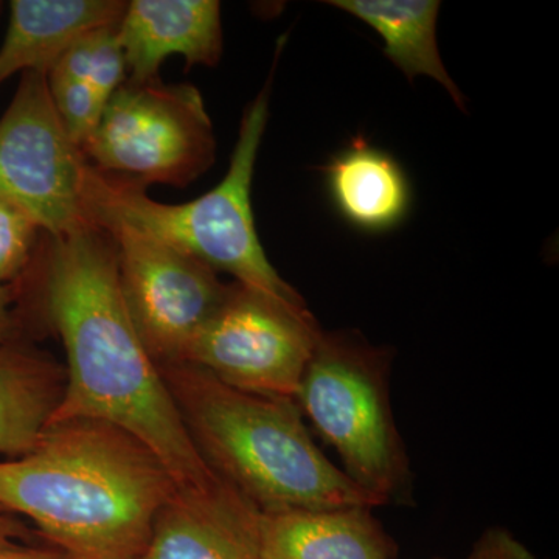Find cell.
Returning a JSON list of instances; mask_svg holds the SVG:
<instances>
[{"label": "cell", "mask_w": 559, "mask_h": 559, "mask_svg": "<svg viewBox=\"0 0 559 559\" xmlns=\"http://www.w3.org/2000/svg\"><path fill=\"white\" fill-rule=\"evenodd\" d=\"M11 329H13V318L10 311L9 290L5 286H0V347L9 340Z\"/></svg>", "instance_id": "cell-22"}, {"label": "cell", "mask_w": 559, "mask_h": 559, "mask_svg": "<svg viewBox=\"0 0 559 559\" xmlns=\"http://www.w3.org/2000/svg\"><path fill=\"white\" fill-rule=\"evenodd\" d=\"M159 369L209 468L260 511L380 507L319 450L296 400L231 388L191 364Z\"/></svg>", "instance_id": "cell-3"}, {"label": "cell", "mask_w": 559, "mask_h": 559, "mask_svg": "<svg viewBox=\"0 0 559 559\" xmlns=\"http://www.w3.org/2000/svg\"><path fill=\"white\" fill-rule=\"evenodd\" d=\"M44 297L68 358L64 390L47 426L108 423L145 444L178 488L215 484L218 474L194 447L159 366L132 323L108 231L90 223L53 238Z\"/></svg>", "instance_id": "cell-1"}, {"label": "cell", "mask_w": 559, "mask_h": 559, "mask_svg": "<svg viewBox=\"0 0 559 559\" xmlns=\"http://www.w3.org/2000/svg\"><path fill=\"white\" fill-rule=\"evenodd\" d=\"M38 229L24 210L0 197V286L27 266Z\"/></svg>", "instance_id": "cell-18"}, {"label": "cell", "mask_w": 559, "mask_h": 559, "mask_svg": "<svg viewBox=\"0 0 559 559\" xmlns=\"http://www.w3.org/2000/svg\"><path fill=\"white\" fill-rule=\"evenodd\" d=\"M323 171L334 207L355 229L382 234L406 219L412 202L406 173L366 140H353Z\"/></svg>", "instance_id": "cell-14"}, {"label": "cell", "mask_w": 559, "mask_h": 559, "mask_svg": "<svg viewBox=\"0 0 559 559\" xmlns=\"http://www.w3.org/2000/svg\"><path fill=\"white\" fill-rule=\"evenodd\" d=\"M83 153L92 167L140 189L151 183L186 187L212 167L216 140L197 87L127 80L106 105Z\"/></svg>", "instance_id": "cell-6"}, {"label": "cell", "mask_w": 559, "mask_h": 559, "mask_svg": "<svg viewBox=\"0 0 559 559\" xmlns=\"http://www.w3.org/2000/svg\"><path fill=\"white\" fill-rule=\"evenodd\" d=\"M66 373L27 349L0 347V455L31 452L60 403Z\"/></svg>", "instance_id": "cell-16"}, {"label": "cell", "mask_w": 559, "mask_h": 559, "mask_svg": "<svg viewBox=\"0 0 559 559\" xmlns=\"http://www.w3.org/2000/svg\"><path fill=\"white\" fill-rule=\"evenodd\" d=\"M87 162L51 102L47 76L22 73L0 119V197L24 210L51 238L86 226Z\"/></svg>", "instance_id": "cell-8"}, {"label": "cell", "mask_w": 559, "mask_h": 559, "mask_svg": "<svg viewBox=\"0 0 559 559\" xmlns=\"http://www.w3.org/2000/svg\"><path fill=\"white\" fill-rule=\"evenodd\" d=\"M130 81L157 80L173 55L187 66L218 64L223 53L221 5L216 0H132L117 25Z\"/></svg>", "instance_id": "cell-11"}, {"label": "cell", "mask_w": 559, "mask_h": 559, "mask_svg": "<svg viewBox=\"0 0 559 559\" xmlns=\"http://www.w3.org/2000/svg\"><path fill=\"white\" fill-rule=\"evenodd\" d=\"M260 510L226 480L178 488L140 559H261Z\"/></svg>", "instance_id": "cell-10"}, {"label": "cell", "mask_w": 559, "mask_h": 559, "mask_svg": "<svg viewBox=\"0 0 559 559\" xmlns=\"http://www.w3.org/2000/svg\"><path fill=\"white\" fill-rule=\"evenodd\" d=\"M329 3L373 28L384 43L385 57L407 80L430 76L447 90L460 109H465V97L444 68L437 46L439 0H331Z\"/></svg>", "instance_id": "cell-15"}, {"label": "cell", "mask_w": 559, "mask_h": 559, "mask_svg": "<svg viewBox=\"0 0 559 559\" xmlns=\"http://www.w3.org/2000/svg\"><path fill=\"white\" fill-rule=\"evenodd\" d=\"M127 5L120 0H13L0 44V83L14 73L47 76L84 35L119 25Z\"/></svg>", "instance_id": "cell-13"}, {"label": "cell", "mask_w": 559, "mask_h": 559, "mask_svg": "<svg viewBox=\"0 0 559 559\" xmlns=\"http://www.w3.org/2000/svg\"><path fill=\"white\" fill-rule=\"evenodd\" d=\"M178 485L116 426H47L35 448L0 460V509L27 518L70 559H140Z\"/></svg>", "instance_id": "cell-2"}, {"label": "cell", "mask_w": 559, "mask_h": 559, "mask_svg": "<svg viewBox=\"0 0 559 559\" xmlns=\"http://www.w3.org/2000/svg\"><path fill=\"white\" fill-rule=\"evenodd\" d=\"M51 69L90 84L108 105L128 75L117 25L87 33Z\"/></svg>", "instance_id": "cell-17"}, {"label": "cell", "mask_w": 559, "mask_h": 559, "mask_svg": "<svg viewBox=\"0 0 559 559\" xmlns=\"http://www.w3.org/2000/svg\"><path fill=\"white\" fill-rule=\"evenodd\" d=\"M261 559H395L369 507L260 511Z\"/></svg>", "instance_id": "cell-12"}, {"label": "cell", "mask_w": 559, "mask_h": 559, "mask_svg": "<svg viewBox=\"0 0 559 559\" xmlns=\"http://www.w3.org/2000/svg\"><path fill=\"white\" fill-rule=\"evenodd\" d=\"M270 83L245 116L223 180L198 200L164 204L151 200L145 189L87 167L84 179V213L87 223L119 221L167 242L223 271L235 283L294 308L307 301L272 266L257 234L253 218L252 180L257 156L270 117Z\"/></svg>", "instance_id": "cell-4"}, {"label": "cell", "mask_w": 559, "mask_h": 559, "mask_svg": "<svg viewBox=\"0 0 559 559\" xmlns=\"http://www.w3.org/2000/svg\"><path fill=\"white\" fill-rule=\"evenodd\" d=\"M465 559H536L507 528L485 530Z\"/></svg>", "instance_id": "cell-19"}, {"label": "cell", "mask_w": 559, "mask_h": 559, "mask_svg": "<svg viewBox=\"0 0 559 559\" xmlns=\"http://www.w3.org/2000/svg\"><path fill=\"white\" fill-rule=\"evenodd\" d=\"M0 559H70L60 550L33 549V547L14 546L2 547Z\"/></svg>", "instance_id": "cell-20"}, {"label": "cell", "mask_w": 559, "mask_h": 559, "mask_svg": "<svg viewBox=\"0 0 559 559\" xmlns=\"http://www.w3.org/2000/svg\"><path fill=\"white\" fill-rule=\"evenodd\" d=\"M92 224L112 238L121 296L151 358L159 367L180 362L231 285H224L207 264L145 231L119 221Z\"/></svg>", "instance_id": "cell-9"}, {"label": "cell", "mask_w": 559, "mask_h": 559, "mask_svg": "<svg viewBox=\"0 0 559 559\" xmlns=\"http://www.w3.org/2000/svg\"><path fill=\"white\" fill-rule=\"evenodd\" d=\"M388 349L355 331H320L296 403L344 463L353 484L381 506L406 502L412 474L390 403Z\"/></svg>", "instance_id": "cell-5"}, {"label": "cell", "mask_w": 559, "mask_h": 559, "mask_svg": "<svg viewBox=\"0 0 559 559\" xmlns=\"http://www.w3.org/2000/svg\"><path fill=\"white\" fill-rule=\"evenodd\" d=\"M320 331L308 308L231 283L229 296L194 334L180 362L235 389L296 400Z\"/></svg>", "instance_id": "cell-7"}, {"label": "cell", "mask_w": 559, "mask_h": 559, "mask_svg": "<svg viewBox=\"0 0 559 559\" xmlns=\"http://www.w3.org/2000/svg\"><path fill=\"white\" fill-rule=\"evenodd\" d=\"M25 535V527L14 518V514L0 509V549L14 546L17 539Z\"/></svg>", "instance_id": "cell-21"}, {"label": "cell", "mask_w": 559, "mask_h": 559, "mask_svg": "<svg viewBox=\"0 0 559 559\" xmlns=\"http://www.w3.org/2000/svg\"><path fill=\"white\" fill-rule=\"evenodd\" d=\"M437 559H441V558H437Z\"/></svg>", "instance_id": "cell-23"}]
</instances>
